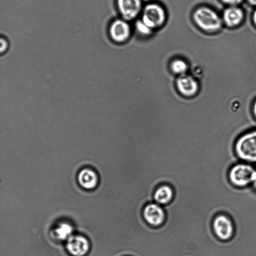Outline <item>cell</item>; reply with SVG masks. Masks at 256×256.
I'll return each instance as SVG.
<instances>
[{
    "instance_id": "cell-6",
    "label": "cell",
    "mask_w": 256,
    "mask_h": 256,
    "mask_svg": "<svg viewBox=\"0 0 256 256\" xmlns=\"http://www.w3.org/2000/svg\"><path fill=\"white\" fill-rule=\"evenodd\" d=\"M142 216L147 224L155 228L162 226L166 219V214L164 206L154 202L148 204L144 206Z\"/></svg>"
},
{
    "instance_id": "cell-21",
    "label": "cell",
    "mask_w": 256,
    "mask_h": 256,
    "mask_svg": "<svg viewBox=\"0 0 256 256\" xmlns=\"http://www.w3.org/2000/svg\"><path fill=\"white\" fill-rule=\"evenodd\" d=\"M253 20L254 23L256 25V10H255L253 14Z\"/></svg>"
},
{
    "instance_id": "cell-13",
    "label": "cell",
    "mask_w": 256,
    "mask_h": 256,
    "mask_svg": "<svg viewBox=\"0 0 256 256\" xmlns=\"http://www.w3.org/2000/svg\"><path fill=\"white\" fill-rule=\"evenodd\" d=\"M78 180L82 187L87 189H92L96 186L98 178L93 170L86 168L80 172Z\"/></svg>"
},
{
    "instance_id": "cell-19",
    "label": "cell",
    "mask_w": 256,
    "mask_h": 256,
    "mask_svg": "<svg viewBox=\"0 0 256 256\" xmlns=\"http://www.w3.org/2000/svg\"><path fill=\"white\" fill-rule=\"evenodd\" d=\"M224 2L232 5V6H235V5L238 4L241 2L242 0H221Z\"/></svg>"
},
{
    "instance_id": "cell-12",
    "label": "cell",
    "mask_w": 256,
    "mask_h": 256,
    "mask_svg": "<svg viewBox=\"0 0 256 256\" xmlns=\"http://www.w3.org/2000/svg\"><path fill=\"white\" fill-rule=\"evenodd\" d=\"M244 18L242 10L236 6H230L226 9L223 13V20L229 26L238 25Z\"/></svg>"
},
{
    "instance_id": "cell-20",
    "label": "cell",
    "mask_w": 256,
    "mask_h": 256,
    "mask_svg": "<svg viewBox=\"0 0 256 256\" xmlns=\"http://www.w3.org/2000/svg\"><path fill=\"white\" fill-rule=\"evenodd\" d=\"M252 184L254 187L256 189V170H255L253 174Z\"/></svg>"
},
{
    "instance_id": "cell-8",
    "label": "cell",
    "mask_w": 256,
    "mask_h": 256,
    "mask_svg": "<svg viewBox=\"0 0 256 256\" xmlns=\"http://www.w3.org/2000/svg\"><path fill=\"white\" fill-rule=\"evenodd\" d=\"M109 32L113 40L117 42H122L128 38L130 34V28L126 20L117 19L111 24Z\"/></svg>"
},
{
    "instance_id": "cell-18",
    "label": "cell",
    "mask_w": 256,
    "mask_h": 256,
    "mask_svg": "<svg viewBox=\"0 0 256 256\" xmlns=\"http://www.w3.org/2000/svg\"><path fill=\"white\" fill-rule=\"evenodd\" d=\"M251 112L254 118L256 120V98L252 102L251 105Z\"/></svg>"
},
{
    "instance_id": "cell-1",
    "label": "cell",
    "mask_w": 256,
    "mask_h": 256,
    "mask_svg": "<svg viewBox=\"0 0 256 256\" xmlns=\"http://www.w3.org/2000/svg\"><path fill=\"white\" fill-rule=\"evenodd\" d=\"M234 148L236 156L246 162H256V128L240 134Z\"/></svg>"
},
{
    "instance_id": "cell-15",
    "label": "cell",
    "mask_w": 256,
    "mask_h": 256,
    "mask_svg": "<svg viewBox=\"0 0 256 256\" xmlns=\"http://www.w3.org/2000/svg\"><path fill=\"white\" fill-rule=\"evenodd\" d=\"M72 232V226L67 223L60 224L55 230L57 238L60 240L70 238Z\"/></svg>"
},
{
    "instance_id": "cell-14",
    "label": "cell",
    "mask_w": 256,
    "mask_h": 256,
    "mask_svg": "<svg viewBox=\"0 0 256 256\" xmlns=\"http://www.w3.org/2000/svg\"><path fill=\"white\" fill-rule=\"evenodd\" d=\"M173 72L180 76L186 74L188 70V64L183 60L177 58L174 60L170 64Z\"/></svg>"
},
{
    "instance_id": "cell-11",
    "label": "cell",
    "mask_w": 256,
    "mask_h": 256,
    "mask_svg": "<svg viewBox=\"0 0 256 256\" xmlns=\"http://www.w3.org/2000/svg\"><path fill=\"white\" fill-rule=\"evenodd\" d=\"M174 195V190L172 186L168 184H160L154 192V202L164 206L172 201Z\"/></svg>"
},
{
    "instance_id": "cell-7",
    "label": "cell",
    "mask_w": 256,
    "mask_h": 256,
    "mask_svg": "<svg viewBox=\"0 0 256 256\" xmlns=\"http://www.w3.org/2000/svg\"><path fill=\"white\" fill-rule=\"evenodd\" d=\"M117 6L124 20L134 19L142 8L141 0H117Z\"/></svg>"
},
{
    "instance_id": "cell-22",
    "label": "cell",
    "mask_w": 256,
    "mask_h": 256,
    "mask_svg": "<svg viewBox=\"0 0 256 256\" xmlns=\"http://www.w3.org/2000/svg\"><path fill=\"white\" fill-rule=\"evenodd\" d=\"M248 2L252 5L256 6V0H248Z\"/></svg>"
},
{
    "instance_id": "cell-10",
    "label": "cell",
    "mask_w": 256,
    "mask_h": 256,
    "mask_svg": "<svg viewBox=\"0 0 256 256\" xmlns=\"http://www.w3.org/2000/svg\"><path fill=\"white\" fill-rule=\"evenodd\" d=\"M66 248L72 255L74 256H84L88 252L89 243L88 240L82 236H73L68 238Z\"/></svg>"
},
{
    "instance_id": "cell-4",
    "label": "cell",
    "mask_w": 256,
    "mask_h": 256,
    "mask_svg": "<svg viewBox=\"0 0 256 256\" xmlns=\"http://www.w3.org/2000/svg\"><path fill=\"white\" fill-rule=\"evenodd\" d=\"M166 12L158 4L152 3L145 6L142 20L152 30L162 26L165 22Z\"/></svg>"
},
{
    "instance_id": "cell-2",
    "label": "cell",
    "mask_w": 256,
    "mask_h": 256,
    "mask_svg": "<svg viewBox=\"0 0 256 256\" xmlns=\"http://www.w3.org/2000/svg\"><path fill=\"white\" fill-rule=\"evenodd\" d=\"M193 18L196 24L206 32H216L222 26V20L219 16L208 7L197 8L193 14Z\"/></svg>"
},
{
    "instance_id": "cell-3",
    "label": "cell",
    "mask_w": 256,
    "mask_h": 256,
    "mask_svg": "<svg viewBox=\"0 0 256 256\" xmlns=\"http://www.w3.org/2000/svg\"><path fill=\"white\" fill-rule=\"evenodd\" d=\"M254 168L248 162L238 163L233 166L229 171L230 182L238 187H244L252 184Z\"/></svg>"
},
{
    "instance_id": "cell-17",
    "label": "cell",
    "mask_w": 256,
    "mask_h": 256,
    "mask_svg": "<svg viewBox=\"0 0 256 256\" xmlns=\"http://www.w3.org/2000/svg\"><path fill=\"white\" fill-rule=\"evenodd\" d=\"M0 54H2L6 52L8 48V42L4 38H0Z\"/></svg>"
},
{
    "instance_id": "cell-9",
    "label": "cell",
    "mask_w": 256,
    "mask_h": 256,
    "mask_svg": "<svg viewBox=\"0 0 256 256\" xmlns=\"http://www.w3.org/2000/svg\"><path fill=\"white\" fill-rule=\"evenodd\" d=\"M176 87L180 92L186 97L195 96L199 89L198 84L196 80L186 74L181 76L178 78Z\"/></svg>"
},
{
    "instance_id": "cell-5",
    "label": "cell",
    "mask_w": 256,
    "mask_h": 256,
    "mask_svg": "<svg viewBox=\"0 0 256 256\" xmlns=\"http://www.w3.org/2000/svg\"><path fill=\"white\" fill-rule=\"evenodd\" d=\"M212 228L216 237L222 241L230 240L234 234L233 223L230 218L224 214H218L214 217Z\"/></svg>"
},
{
    "instance_id": "cell-16",
    "label": "cell",
    "mask_w": 256,
    "mask_h": 256,
    "mask_svg": "<svg viewBox=\"0 0 256 256\" xmlns=\"http://www.w3.org/2000/svg\"><path fill=\"white\" fill-rule=\"evenodd\" d=\"M136 28L140 34L146 36L150 35L153 30L146 24L142 20H138L136 22Z\"/></svg>"
},
{
    "instance_id": "cell-23",
    "label": "cell",
    "mask_w": 256,
    "mask_h": 256,
    "mask_svg": "<svg viewBox=\"0 0 256 256\" xmlns=\"http://www.w3.org/2000/svg\"><path fill=\"white\" fill-rule=\"evenodd\" d=\"M173 162H174V161H173ZM172 170V169H171ZM171 171V170H170ZM170 175V174H169ZM169 178V177H168Z\"/></svg>"
}]
</instances>
